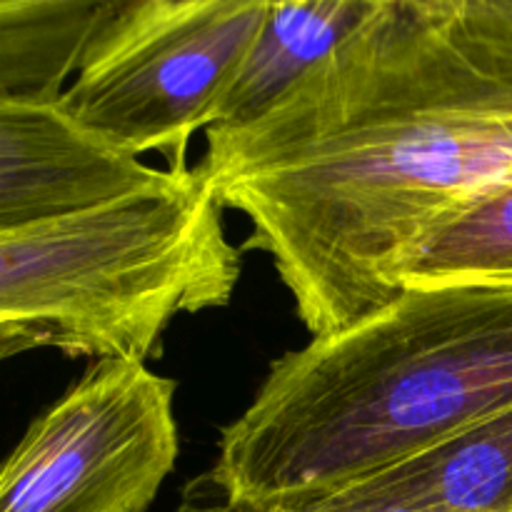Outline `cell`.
<instances>
[{"label":"cell","instance_id":"obj_1","mask_svg":"<svg viewBox=\"0 0 512 512\" xmlns=\"http://www.w3.org/2000/svg\"><path fill=\"white\" fill-rule=\"evenodd\" d=\"M198 170L313 338L403 293L450 215L512 185V0H375L270 113L205 130Z\"/></svg>","mask_w":512,"mask_h":512},{"label":"cell","instance_id":"obj_2","mask_svg":"<svg viewBox=\"0 0 512 512\" xmlns=\"http://www.w3.org/2000/svg\"><path fill=\"white\" fill-rule=\"evenodd\" d=\"M512 405V280L408 285L270 365L185 512H293Z\"/></svg>","mask_w":512,"mask_h":512},{"label":"cell","instance_id":"obj_3","mask_svg":"<svg viewBox=\"0 0 512 512\" xmlns=\"http://www.w3.org/2000/svg\"><path fill=\"white\" fill-rule=\"evenodd\" d=\"M198 168L78 213L0 233V325L85 358L148 360L180 315L223 308L240 248Z\"/></svg>","mask_w":512,"mask_h":512},{"label":"cell","instance_id":"obj_4","mask_svg":"<svg viewBox=\"0 0 512 512\" xmlns=\"http://www.w3.org/2000/svg\"><path fill=\"white\" fill-rule=\"evenodd\" d=\"M268 8V0L110 3L60 103L118 153H160L168 170H190V138L215 123Z\"/></svg>","mask_w":512,"mask_h":512},{"label":"cell","instance_id":"obj_5","mask_svg":"<svg viewBox=\"0 0 512 512\" xmlns=\"http://www.w3.org/2000/svg\"><path fill=\"white\" fill-rule=\"evenodd\" d=\"M178 453L173 380L95 360L0 460V512H148Z\"/></svg>","mask_w":512,"mask_h":512},{"label":"cell","instance_id":"obj_6","mask_svg":"<svg viewBox=\"0 0 512 512\" xmlns=\"http://www.w3.org/2000/svg\"><path fill=\"white\" fill-rule=\"evenodd\" d=\"M173 173L105 145L60 100L0 103V233L158 188Z\"/></svg>","mask_w":512,"mask_h":512},{"label":"cell","instance_id":"obj_7","mask_svg":"<svg viewBox=\"0 0 512 512\" xmlns=\"http://www.w3.org/2000/svg\"><path fill=\"white\" fill-rule=\"evenodd\" d=\"M512 512V405L293 512Z\"/></svg>","mask_w":512,"mask_h":512},{"label":"cell","instance_id":"obj_8","mask_svg":"<svg viewBox=\"0 0 512 512\" xmlns=\"http://www.w3.org/2000/svg\"><path fill=\"white\" fill-rule=\"evenodd\" d=\"M373 8L375 0L270 3L210 128L240 130L270 113L310 70L318 68L363 25Z\"/></svg>","mask_w":512,"mask_h":512},{"label":"cell","instance_id":"obj_9","mask_svg":"<svg viewBox=\"0 0 512 512\" xmlns=\"http://www.w3.org/2000/svg\"><path fill=\"white\" fill-rule=\"evenodd\" d=\"M108 8L100 0H0V103H58Z\"/></svg>","mask_w":512,"mask_h":512},{"label":"cell","instance_id":"obj_10","mask_svg":"<svg viewBox=\"0 0 512 512\" xmlns=\"http://www.w3.org/2000/svg\"><path fill=\"white\" fill-rule=\"evenodd\" d=\"M490 280H512V185L435 225L400 265L403 288Z\"/></svg>","mask_w":512,"mask_h":512},{"label":"cell","instance_id":"obj_11","mask_svg":"<svg viewBox=\"0 0 512 512\" xmlns=\"http://www.w3.org/2000/svg\"><path fill=\"white\" fill-rule=\"evenodd\" d=\"M35 348H53L50 338L35 328L23 325H0V363L13 355L28 353Z\"/></svg>","mask_w":512,"mask_h":512},{"label":"cell","instance_id":"obj_12","mask_svg":"<svg viewBox=\"0 0 512 512\" xmlns=\"http://www.w3.org/2000/svg\"><path fill=\"white\" fill-rule=\"evenodd\" d=\"M350 512H423V510H350Z\"/></svg>","mask_w":512,"mask_h":512}]
</instances>
